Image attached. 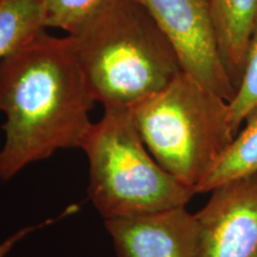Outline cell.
<instances>
[{"label": "cell", "instance_id": "obj_12", "mask_svg": "<svg viewBox=\"0 0 257 257\" xmlns=\"http://www.w3.org/2000/svg\"><path fill=\"white\" fill-rule=\"evenodd\" d=\"M108 0H42L47 28L70 35Z\"/></svg>", "mask_w": 257, "mask_h": 257}, {"label": "cell", "instance_id": "obj_4", "mask_svg": "<svg viewBox=\"0 0 257 257\" xmlns=\"http://www.w3.org/2000/svg\"><path fill=\"white\" fill-rule=\"evenodd\" d=\"M80 148L88 159L89 200L104 220L186 207L197 194L156 162L128 107H105Z\"/></svg>", "mask_w": 257, "mask_h": 257}, {"label": "cell", "instance_id": "obj_6", "mask_svg": "<svg viewBox=\"0 0 257 257\" xmlns=\"http://www.w3.org/2000/svg\"><path fill=\"white\" fill-rule=\"evenodd\" d=\"M197 212L200 257H257V175L210 192Z\"/></svg>", "mask_w": 257, "mask_h": 257}, {"label": "cell", "instance_id": "obj_2", "mask_svg": "<svg viewBox=\"0 0 257 257\" xmlns=\"http://www.w3.org/2000/svg\"><path fill=\"white\" fill-rule=\"evenodd\" d=\"M68 36L104 107H133L182 72L174 48L137 0H108Z\"/></svg>", "mask_w": 257, "mask_h": 257}, {"label": "cell", "instance_id": "obj_11", "mask_svg": "<svg viewBox=\"0 0 257 257\" xmlns=\"http://www.w3.org/2000/svg\"><path fill=\"white\" fill-rule=\"evenodd\" d=\"M229 108L236 134L240 130L246 118L257 110V16L250 35L242 79L236 94L232 100L229 101Z\"/></svg>", "mask_w": 257, "mask_h": 257}, {"label": "cell", "instance_id": "obj_10", "mask_svg": "<svg viewBox=\"0 0 257 257\" xmlns=\"http://www.w3.org/2000/svg\"><path fill=\"white\" fill-rule=\"evenodd\" d=\"M46 29L42 0H0V61Z\"/></svg>", "mask_w": 257, "mask_h": 257}, {"label": "cell", "instance_id": "obj_5", "mask_svg": "<svg viewBox=\"0 0 257 257\" xmlns=\"http://www.w3.org/2000/svg\"><path fill=\"white\" fill-rule=\"evenodd\" d=\"M179 57L182 72L230 101L236 88L218 50L210 0H137Z\"/></svg>", "mask_w": 257, "mask_h": 257}, {"label": "cell", "instance_id": "obj_8", "mask_svg": "<svg viewBox=\"0 0 257 257\" xmlns=\"http://www.w3.org/2000/svg\"><path fill=\"white\" fill-rule=\"evenodd\" d=\"M210 4L220 59L237 91L257 16V0H210Z\"/></svg>", "mask_w": 257, "mask_h": 257}, {"label": "cell", "instance_id": "obj_1", "mask_svg": "<svg viewBox=\"0 0 257 257\" xmlns=\"http://www.w3.org/2000/svg\"><path fill=\"white\" fill-rule=\"evenodd\" d=\"M94 102L70 36L44 31L0 61V112L6 118L0 180L57 150L81 147Z\"/></svg>", "mask_w": 257, "mask_h": 257}, {"label": "cell", "instance_id": "obj_9", "mask_svg": "<svg viewBox=\"0 0 257 257\" xmlns=\"http://www.w3.org/2000/svg\"><path fill=\"white\" fill-rule=\"evenodd\" d=\"M243 124L221 159L199 184L197 194L210 193L233 180L257 175V110Z\"/></svg>", "mask_w": 257, "mask_h": 257}, {"label": "cell", "instance_id": "obj_7", "mask_svg": "<svg viewBox=\"0 0 257 257\" xmlns=\"http://www.w3.org/2000/svg\"><path fill=\"white\" fill-rule=\"evenodd\" d=\"M104 224L117 257H200L197 214L186 207Z\"/></svg>", "mask_w": 257, "mask_h": 257}, {"label": "cell", "instance_id": "obj_13", "mask_svg": "<svg viewBox=\"0 0 257 257\" xmlns=\"http://www.w3.org/2000/svg\"><path fill=\"white\" fill-rule=\"evenodd\" d=\"M79 210V206L78 205H72V206H69L68 208H66L62 213L59 214V216L55 217V218H49V219L44 220V221H41L40 224H36V225H30V226H25L23 229L18 230L17 232H15L12 236H10L9 238H6L4 242L0 243V257H6L8 256V253L11 251L12 248L17 244L18 242H21L22 239L25 238V237L28 236V234H30L31 232H34V231L36 230H40V229H43V227H47L48 225H51L54 223H56L57 220L62 219V218H66L70 216V214L75 213L76 211Z\"/></svg>", "mask_w": 257, "mask_h": 257}, {"label": "cell", "instance_id": "obj_3", "mask_svg": "<svg viewBox=\"0 0 257 257\" xmlns=\"http://www.w3.org/2000/svg\"><path fill=\"white\" fill-rule=\"evenodd\" d=\"M130 110L156 162L195 192L237 135L229 101L185 72Z\"/></svg>", "mask_w": 257, "mask_h": 257}]
</instances>
